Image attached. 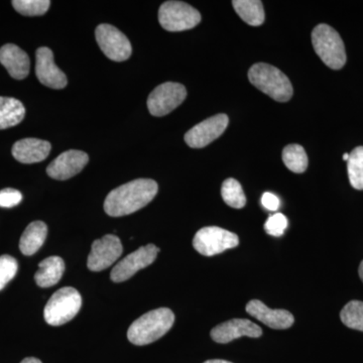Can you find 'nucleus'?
<instances>
[{"mask_svg":"<svg viewBox=\"0 0 363 363\" xmlns=\"http://www.w3.org/2000/svg\"><path fill=\"white\" fill-rule=\"evenodd\" d=\"M247 312L269 328L277 330L290 328L295 322V318L291 312L286 310L271 309L259 300L248 302Z\"/></svg>","mask_w":363,"mask_h":363,"instance_id":"nucleus-16","label":"nucleus"},{"mask_svg":"<svg viewBox=\"0 0 363 363\" xmlns=\"http://www.w3.org/2000/svg\"><path fill=\"white\" fill-rule=\"evenodd\" d=\"M48 227L43 221H33L23 231L20 240L21 252L25 255H35L44 245Z\"/></svg>","mask_w":363,"mask_h":363,"instance_id":"nucleus-20","label":"nucleus"},{"mask_svg":"<svg viewBox=\"0 0 363 363\" xmlns=\"http://www.w3.org/2000/svg\"><path fill=\"white\" fill-rule=\"evenodd\" d=\"M0 63L6 69L9 75L16 80H23L30 73V58L16 45L6 44L0 49Z\"/></svg>","mask_w":363,"mask_h":363,"instance_id":"nucleus-17","label":"nucleus"},{"mask_svg":"<svg viewBox=\"0 0 363 363\" xmlns=\"http://www.w3.org/2000/svg\"><path fill=\"white\" fill-rule=\"evenodd\" d=\"M159 21L169 32H183L199 25L201 14L186 2L166 1L160 7Z\"/></svg>","mask_w":363,"mask_h":363,"instance_id":"nucleus-6","label":"nucleus"},{"mask_svg":"<svg viewBox=\"0 0 363 363\" xmlns=\"http://www.w3.org/2000/svg\"><path fill=\"white\" fill-rule=\"evenodd\" d=\"M342 323L353 330L363 332V302L351 301L340 312Z\"/></svg>","mask_w":363,"mask_h":363,"instance_id":"nucleus-26","label":"nucleus"},{"mask_svg":"<svg viewBox=\"0 0 363 363\" xmlns=\"http://www.w3.org/2000/svg\"><path fill=\"white\" fill-rule=\"evenodd\" d=\"M21 363H42L40 359L35 357H28L25 358Z\"/></svg>","mask_w":363,"mask_h":363,"instance_id":"nucleus-32","label":"nucleus"},{"mask_svg":"<svg viewBox=\"0 0 363 363\" xmlns=\"http://www.w3.org/2000/svg\"><path fill=\"white\" fill-rule=\"evenodd\" d=\"M18 262L9 255L0 257V291L16 277L18 272Z\"/></svg>","mask_w":363,"mask_h":363,"instance_id":"nucleus-28","label":"nucleus"},{"mask_svg":"<svg viewBox=\"0 0 363 363\" xmlns=\"http://www.w3.org/2000/svg\"><path fill=\"white\" fill-rule=\"evenodd\" d=\"M203 363H233V362H227V360H222V359H211V360H207V362H205Z\"/></svg>","mask_w":363,"mask_h":363,"instance_id":"nucleus-33","label":"nucleus"},{"mask_svg":"<svg viewBox=\"0 0 363 363\" xmlns=\"http://www.w3.org/2000/svg\"><path fill=\"white\" fill-rule=\"evenodd\" d=\"M283 161L286 168L296 174L304 173L308 168V156L304 147L300 145H286L283 150Z\"/></svg>","mask_w":363,"mask_h":363,"instance_id":"nucleus-23","label":"nucleus"},{"mask_svg":"<svg viewBox=\"0 0 363 363\" xmlns=\"http://www.w3.org/2000/svg\"><path fill=\"white\" fill-rule=\"evenodd\" d=\"M160 250L154 245H147L130 253L112 269L111 278L114 283L128 281L136 272L150 266L156 260Z\"/></svg>","mask_w":363,"mask_h":363,"instance_id":"nucleus-10","label":"nucleus"},{"mask_svg":"<svg viewBox=\"0 0 363 363\" xmlns=\"http://www.w3.org/2000/svg\"><path fill=\"white\" fill-rule=\"evenodd\" d=\"M35 75L43 85L52 89H63L68 83L64 72L55 64L52 50L47 47L35 52Z\"/></svg>","mask_w":363,"mask_h":363,"instance_id":"nucleus-13","label":"nucleus"},{"mask_svg":"<svg viewBox=\"0 0 363 363\" xmlns=\"http://www.w3.org/2000/svg\"><path fill=\"white\" fill-rule=\"evenodd\" d=\"M157 190V182L150 179L128 182L107 195L104 202L105 212L112 217L135 213L154 200Z\"/></svg>","mask_w":363,"mask_h":363,"instance_id":"nucleus-1","label":"nucleus"},{"mask_svg":"<svg viewBox=\"0 0 363 363\" xmlns=\"http://www.w3.org/2000/svg\"><path fill=\"white\" fill-rule=\"evenodd\" d=\"M233 6L238 16L250 26H259L264 21V9L259 0H234Z\"/></svg>","mask_w":363,"mask_h":363,"instance_id":"nucleus-22","label":"nucleus"},{"mask_svg":"<svg viewBox=\"0 0 363 363\" xmlns=\"http://www.w3.org/2000/svg\"><path fill=\"white\" fill-rule=\"evenodd\" d=\"M123 250L121 240L112 234H107L100 240H95L88 257V269L92 272L108 269L121 257Z\"/></svg>","mask_w":363,"mask_h":363,"instance_id":"nucleus-11","label":"nucleus"},{"mask_svg":"<svg viewBox=\"0 0 363 363\" xmlns=\"http://www.w3.org/2000/svg\"><path fill=\"white\" fill-rule=\"evenodd\" d=\"M175 322V315L168 308L145 313L130 325L128 338L135 345H147L168 333Z\"/></svg>","mask_w":363,"mask_h":363,"instance_id":"nucleus-2","label":"nucleus"},{"mask_svg":"<svg viewBox=\"0 0 363 363\" xmlns=\"http://www.w3.org/2000/svg\"><path fill=\"white\" fill-rule=\"evenodd\" d=\"M35 281L40 288H50L58 284L65 271V262L59 257H50L39 264Z\"/></svg>","mask_w":363,"mask_h":363,"instance_id":"nucleus-19","label":"nucleus"},{"mask_svg":"<svg viewBox=\"0 0 363 363\" xmlns=\"http://www.w3.org/2000/svg\"><path fill=\"white\" fill-rule=\"evenodd\" d=\"M348 178L351 186L363 190V147H355L347 161Z\"/></svg>","mask_w":363,"mask_h":363,"instance_id":"nucleus-25","label":"nucleus"},{"mask_svg":"<svg viewBox=\"0 0 363 363\" xmlns=\"http://www.w3.org/2000/svg\"><path fill=\"white\" fill-rule=\"evenodd\" d=\"M88 162L89 157L82 150H67L48 166L47 173L55 180H68L80 173Z\"/></svg>","mask_w":363,"mask_h":363,"instance_id":"nucleus-14","label":"nucleus"},{"mask_svg":"<svg viewBox=\"0 0 363 363\" xmlns=\"http://www.w3.org/2000/svg\"><path fill=\"white\" fill-rule=\"evenodd\" d=\"M82 306V298L76 289L71 286L60 289L45 307V322L51 326H61L71 321Z\"/></svg>","mask_w":363,"mask_h":363,"instance_id":"nucleus-5","label":"nucleus"},{"mask_svg":"<svg viewBox=\"0 0 363 363\" xmlns=\"http://www.w3.org/2000/svg\"><path fill=\"white\" fill-rule=\"evenodd\" d=\"M221 195L223 201L228 206L241 209L247 204V197H245L243 189L241 187L240 182L235 179L229 178L222 184Z\"/></svg>","mask_w":363,"mask_h":363,"instance_id":"nucleus-24","label":"nucleus"},{"mask_svg":"<svg viewBox=\"0 0 363 363\" xmlns=\"http://www.w3.org/2000/svg\"><path fill=\"white\" fill-rule=\"evenodd\" d=\"M228 116L217 114L205 119L185 135V142L193 149H201L219 138L228 126Z\"/></svg>","mask_w":363,"mask_h":363,"instance_id":"nucleus-12","label":"nucleus"},{"mask_svg":"<svg viewBox=\"0 0 363 363\" xmlns=\"http://www.w3.org/2000/svg\"><path fill=\"white\" fill-rule=\"evenodd\" d=\"M250 83L278 102H286L293 96V86L289 78L276 67L266 63L255 64L248 71Z\"/></svg>","mask_w":363,"mask_h":363,"instance_id":"nucleus-3","label":"nucleus"},{"mask_svg":"<svg viewBox=\"0 0 363 363\" xmlns=\"http://www.w3.org/2000/svg\"><path fill=\"white\" fill-rule=\"evenodd\" d=\"M348 159H350V154H347V152H345V154L343 155V160H344V161L347 162Z\"/></svg>","mask_w":363,"mask_h":363,"instance_id":"nucleus-35","label":"nucleus"},{"mask_svg":"<svg viewBox=\"0 0 363 363\" xmlns=\"http://www.w3.org/2000/svg\"><path fill=\"white\" fill-rule=\"evenodd\" d=\"M315 52L325 65L340 70L346 63V51L339 33L330 26L320 23L312 32Z\"/></svg>","mask_w":363,"mask_h":363,"instance_id":"nucleus-4","label":"nucleus"},{"mask_svg":"<svg viewBox=\"0 0 363 363\" xmlns=\"http://www.w3.org/2000/svg\"><path fill=\"white\" fill-rule=\"evenodd\" d=\"M187 90L180 83L167 82L157 86L147 98V108L152 116H167L183 104Z\"/></svg>","mask_w":363,"mask_h":363,"instance_id":"nucleus-8","label":"nucleus"},{"mask_svg":"<svg viewBox=\"0 0 363 363\" xmlns=\"http://www.w3.org/2000/svg\"><path fill=\"white\" fill-rule=\"evenodd\" d=\"M95 37L101 51L112 61L123 62L131 56L133 48L130 40L116 26L107 23L98 26Z\"/></svg>","mask_w":363,"mask_h":363,"instance_id":"nucleus-9","label":"nucleus"},{"mask_svg":"<svg viewBox=\"0 0 363 363\" xmlns=\"http://www.w3.org/2000/svg\"><path fill=\"white\" fill-rule=\"evenodd\" d=\"M240 245L235 233L217 226H208L195 234L193 247L205 257H213Z\"/></svg>","mask_w":363,"mask_h":363,"instance_id":"nucleus-7","label":"nucleus"},{"mask_svg":"<svg viewBox=\"0 0 363 363\" xmlns=\"http://www.w3.org/2000/svg\"><path fill=\"white\" fill-rule=\"evenodd\" d=\"M23 195L16 189H4L0 191V207L11 208L20 204Z\"/></svg>","mask_w":363,"mask_h":363,"instance_id":"nucleus-30","label":"nucleus"},{"mask_svg":"<svg viewBox=\"0 0 363 363\" xmlns=\"http://www.w3.org/2000/svg\"><path fill=\"white\" fill-rule=\"evenodd\" d=\"M359 277H360V279H362V281H363V260L362 262V264H360V266H359Z\"/></svg>","mask_w":363,"mask_h":363,"instance_id":"nucleus-34","label":"nucleus"},{"mask_svg":"<svg viewBox=\"0 0 363 363\" xmlns=\"http://www.w3.org/2000/svg\"><path fill=\"white\" fill-rule=\"evenodd\" d=\"M51 143L38 138H25L14 143L13 156L23 164H35L47 159L51 152Z\"/></svg>","mask_w":363,"mask_h":363,"instance_id":"nucleus-18","label":"nucleus"},{"mask_svg":"<svg viewBox=\"0 0 363 363\" xmlns=\"http://www.w3.org/2000/svg\"><path fill=\"white\" fill-rule=\"evenodd\" d=\"M262 206L269 211H277L279 209L281 201L278 198V196L272 194V193L266 192L262 197Z\"/></svg>","mask_w":363,"mask_h":363,"instance_id":"nucleus-31","label":"nucleus"},{"mask_svg":"<svg viewBox=\"0 0 363 363\" xmlns=\"http://www.w3.org/2000/svg\"><path fill=\"white\" fill-rule=\"evenodd\" d=\"M210 335L215 342L225 344L245 336L259 338L262 335V330L250 320L233 319L214 327Z\"/></svg>","mask_w":363,"mask_h":363,"instance_id":"nucleus-15","label":"nucleus"},{"mask_svg":"<svg viewBox=\"0 0 363 363\" xmlns=\"http://www.w3.org/2000/svg\"><path fill=\"white\" fill-rule=\"evenodd\" d=\"M11 4L18 13L26 16H43L51 6L50 0H14Z\"/></svg>","mask_w":363,"mask_h":363,"instance_id":"nucleus-27","label":"nucleus"},{"mask_svg":"<svg viewBox=\"0 0 363 363\" xmlns=\"http://www.w3.org/2000/svg\"><path fill=\"white\" fill-rule=\"evenodd\" d=\"M26 108L20 100L0 97V130L13 128L23 121Z\"/></svg>","mask_w":363,"mask_h":363,"instance_id":"nucleus-21","label":"nucleus"},{"mask_svg":"<svg viewBox=\"0 0 363 363\" xmlns=\"http://www.w3.org/2000/svg\"><path fill=\"white\" fill-rule=\"evenodd\" d=\"M288 219L285 215L281 213H276L271 215L264 223V229L266 233L274 238H279L285 233L286 227H288Z\"/></svg>","mask_w":363,"mask_h":363,"instance_id":"nucleus-29","label":"nucleus"}]
</instances>
